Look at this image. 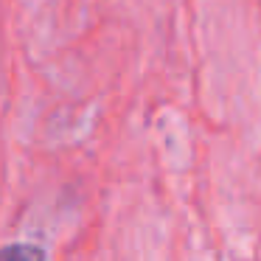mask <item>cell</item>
I'll return each mask as SVG.
<instances>
[{
    "instance_id": "obj_1",
    "label": "cell",
    "mask_w": 261,
    "mask_h": 261,
    "mask_svg": "<svg viewBox=\"0 0 261 261\" xmlns=\"http://www.w3.org/2000/svg\"><path fill=\"white\" fill-rule=\"evenodd\" d=\"M3 261H45V250L40 244L12 242L3 247Z\"/></svg>"
}]
</instances>
